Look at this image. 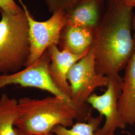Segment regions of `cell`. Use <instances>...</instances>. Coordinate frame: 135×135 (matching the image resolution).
I'll return each instance as SVG.
<instances>
[{"label":"cell","mask_w":135,"mask_h":135,"mask_svg":"<svg viewBox=\"0 0 135 135\" xmlns=\"http://www.w3.org/2000/svg\"><path fill=\"white\" fill-rule=\"evenodd\" d=\"M104 0H79L65 11L66 24L95 30L105 14Z\"/></svg>","instance_id":"9c48e42d"},{"label":"cell","mask_w":135,"mask_h":135,"mask_svg":"<svg viewBox=\"0 0 135 135\" xmlns=\"http://www.w3.org/2000/svg\"><path fill=\"white\" fill-rule=\"evenodd\" d=\"M0 9L5 13L17 14L23 11L14 0H0Z\"/></svg>","instance_id":"9a60e30c"},{"label":"cell","mask_w":135,"mask_h":135,"mask_svg":"<svg viewBox=\"0 0 135 135\" xmlns=\"http://www.w3.org/2000/svg\"><path fill=\"white\" fill-rule=\"evenodd\" d=\"M132 28L134 30V34L133 36V39L135 41V16L133 18V21H132Z\"/></svg>","instance_id":"e0dca14e"},{"label":"cell","mask_w":135,"mask_h":135,"mask_svg":"<svg viewBox=\"0 0 135 135\" xmlns=\"http://www.w3.org/2000/svg\"><path fill=\"white\" fill-rule=\"evenodd\" d=\"M118 109L124 128L135 124V51L126 66Z\"/></svg>","instance_id":"30bf717a"},{"label":"cell","mask_w":135,"mask_h":135,"mask_svg":"<svg viewBox=\"0 0 135 135\" xmlns=\"http://www.w3.org/2000/svg\"><path fill=\"white\" fill-rule=\"evenodd\" d=\"M110 81L105 93L98 95L93 93L89 98L87 103L91 105L104 116L105 122L96 135H115L118 129H123L118 109V101L123 87V78L120 76L109 78Z\"/></svg>","instance_id":"52a82bcc"},{"label":"cell","mask_w":135,"mask_h":135,"mask_svg":"<svg viewBox=\"0 0 135 135\" xmlns=\"http://www.w3.org/2000/svg\"><path fill=\"white\" fill-rule=\"evenodd\" d=\"M79 0H45V3L50 13L58 11H66Z\"/></svg>","instance_id":"5bb4252c"},{"label":"cell","mask_w":135,"mask_h":135,"mask_svg":"<svg viewBox=\"0 0 135 135\" xmlns=\"http://www.w3.org/2000/svg\"><path fill=\"white\" fill-rule=\"evenodd\" d=\"M30 53L29 25L24 11L17 14L1 11L0 74L16 72L25 67Z\"/></svg>","instance_id":"3957f363"},{"label":"cell","mask_w":135,"mask_h":135,"mask_svg":"<svg viewBox=\"0 0 135 135\" xmlns=\"http://www.w3.org/2000/svg\"><path fill=\"white\" fill-rule=\"evenodd\" d=\"M18 101L3 94L0 98V135H20L15 126Z\"/></svg>","instance_id":"7c38bea8"},{"label":"cell","mask_w":135,"mask_h":135,"mask_svg":"<svg viewBox=\"0 0 135 135\" xmlns=\"http://www.w3.org/2000/svg\"><path fill=\"white\" fill-rule=\"evenodd\" d=\"M0 15H1V10L0 9Z\"/></svg>","instance_id":"d6986e66"},{"label":"cell","mask_w":135,"mask_h":135,"mask_svg":"<svg viewBox=\"0 0 135 135\" xmlns=\"http://www.w3.org/2000/svg\"><path fill=\"white\" fill-rule=\"evenodd\" d=\"M126 3L132 7H135V0H124Z\"/></svg>","instance_id":"2e32d148"},{"label":"cell","mask_w":135,"mask_h":135,"mask_svg":"<svg viewBox=\"0 0 135 135\" xmlns=\"http://www.w3.org/2000/svg\"></svg>","instance_id":"ffe728a7"},{"label":"cell","mask_w":135,"mask_h":135,"mask_svg":"<svg viewBox=\"0 0 135 135\" xmlns=\"http://www.w3.org/2000/svg\"><path fill=\"white\" fill-rule=\"evenodd\" d=\"M68 80L71 99L79 105H87V100L98 88L107 87L110 79L98 73L92 48L70 69Z\"/></svg>","instance_id":"8992f818"},{"label":"cell","mask_w":135,"mask_h":135,"mask_svg":"<svg viewBox=\"0 0 135 135\" xmlns=\"http://www.w3.org/2000/svg\"><path fill=\"white\" fill-rule=\"evenodd\" d=\"M103 120V116L96 117H90L86 122H79L73 125L72 128H68L62 126H56L52 131L54 135H96Z\"/></svg>","instance_id":"4fadbf2b"},{"label":"cell","mask_w":135,"mask_h":135,"mask_svg":"<svg viewBox=\"0 0 135 135\" xmlns=\"http://www.w3.org/2000/svg\"><path fill=\"white\" fill-rule=\"evenodd\" d=\"M18 1L29 25L30 53L26 67L37 61L49 47L59 45L62 30L67 23L66 16L65 11H58L47 20L38 21L34 19L22 0Z\"/></svg>","instance_id":"277c9868"},{"label":"cell","mask_w":135,"mask_h":135,"mask_svg":"<svg viewBox=\"0 0 135 135\" xmlns=\"http://www.w3.org/2000/svg\"><path fill=\"white\" fill-rule=\"evenodd\" d=\"M91 109L79 108L58 97L42 99L23 97L17 104L15 126L20 135H49L56 126L69 128L74 120L86 122Z\"/></svg>","instance_id":"7a4b0ae2"},{"label":"cell","mask_w":135,"mask_h":135,"mask_svg":"<svg viewBox=\"0 0 135 135\" xmlns=\"http://www.w3.org/2000/svg\"><path fill=\"white\" fill-rule=\"evenodd\" d=\"M106 10L94 31L92 48L98 73L119 76L135 51L131 34L133 7L124 0H108Z\"/></svg>","instance_id":"6da1fadb"},{"label":"cell","mask_w":135,"mask_h":135,"mask_svg":"<svg viewBox=\"0 0 135 135\" xmlns=\"http://www.w3.org/2000/svg\"><path fill=\"white\" fill-rule=\"evenodd\" d=\"M49 135H54L53 134H52V133H51V134H49Z\"/></svg>","instance_id":"ac0fdd59"},{"label":"cell","mask_w":135,"mask_h":135,"mask_svg":"<svg viewBox=\"0 0 135 135\" xmlns=\"http://www.w3.org/2000/svg\"><path fill=\"white\" fill-rule=\"evenodd\" d=\"M50 61V56L47 49L37 61L29 66L16 72L0 74V90L11 85L35 88L49 92L79 108L89 109L90 107L87 105L81 106L74 103L55 85L49 71Z\"/></svg>","instance_id":"5b68a950"},{"label":"cell","mask_w":135,"mask_h":135,"mask_svg":"<svg viewBox=\"0 0 135 135\" xmlns=\"http://www.w3.org/2000/svg\"><path fill=\"white\" fill-rule=\"evenodd\" d=\"M48 50L51 58L49 66L51 78L58 89L71 99V88L68 80V73L73 66L88 51L82 55H76L60 50L56 45L49 47Z\"/></svg>","instance_id":"ba28073f"},{"label":"cell","mask_w":135,"mask_h":135,"mask_svg":"<svg viewBox=\"0 0 135 135\" xmlns=\"http://www.w3.org/2000/svg\"><path fill=\"white\" fill-rule=\"evenodd\" d=\"M95 30L66 25L62 30L60 50L76 55L86 53L92 46Z\"/></svg>","instance_id":"8fae6325"}]
</instances>
